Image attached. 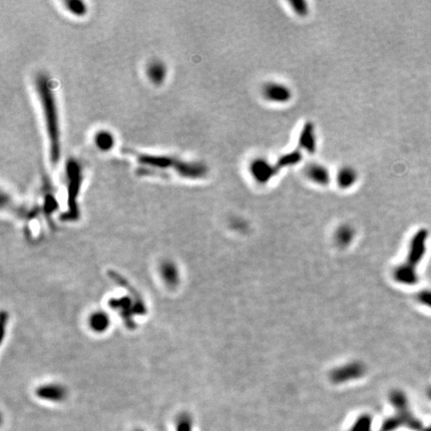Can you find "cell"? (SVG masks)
Masks as SVG:
<instances>
[{"mask_svg": "<svg viewBox=\"0 0 431 431\" xmlns=\"http://www.w3.org/2000/svg\"><path fill=\"white\" fill-rule=\"evenodd\" d=\"M36 88L42 103L46 129L50 143V157L51 161L56 164L60 157V139L57 109L54 96L50 87V82L44 75H40L36 80Z\"/></svg>", "mask_w": 431, "mask_h": 431, "instance_id": "1", "label": "cell"}, {"mask_svg": "<svg viewBox=\"0 0 431 431\" xmlns=\"http://www.w3.org/2000/svg\"><path fill=\"white\" fill-rule=\"evenodd\" d=\"M427 239L428 231L425 229H420L414 234L409 244L407 261L394 270L393 276L396 282L408 286L417 284L418 276L416 273V267L424 257Z\"/></svg>", "mask_w": 431, "mask_h": 431, "instance_id": "2", "label": "cell"}, {"mask_svg": "<svg viewBox=\"0 0 431 431\" xmlns=\"http://www.w3.org/2000/svg\"><path fill=\"white\" fill-rule=\"evenodd\" d=\"M137 160L143 166L154 169H173L181 176L192 179L202 178L208 172L207 167L202 163H187L167 156L137 154Z\"/></svg>", "mask_w": 431, "mask_h": 431, "instance_id": "3", "label": "cell"}, {"mask_svg": "<svg viewBox=\"0 0 431 431\" xmlns=\"http://www.w3.org/2000/svg\"><path fill=\"white\" fill-rule=\"evenodd\" d=\"M389 400L396 409V414L384 422L380 431H393L402 426H407L412 430H420L422 428L420 420L414 417L410 412L408 408V401L402 391H392L390 393Z\"/></svg>", "mask_w": 431, "mask_h": 431, "instance_id": "4", "label": "cell"}, {"mask_svg": "<svg viewBox=\"0 0 431 431\" xmlns=\"http://www.w3.org/2000/svg\"><path fill=\"white\" fill-rule=\"evenodd\" d=\"M280 169L275 164H272L266 158H256L250 164V173L258 184H268L274 176L277 175Z\"/></svg>", "mask_w": 431, "mask_h": 431, "instance_id": "5", "label": "cell"}, {"mask_svg": "<svg viewBox=\"0 0 431 431\" xmlns=\"http://www.w3.org/2000/svg\"><path fill=\"white\" fill-rule=\"evenodd\" d=\"M262 95L271 103L285 104L290 102L293 98V91L288 85L282 82L271 81L263 86Z\"/></svg>", "mask_w": 431, "mask_h": 431, "instance_id": "6", "label": "cell"}, {"mask_svg": "<svg viewBox=\"0 0 431 431\" xmlns=\"http://www.w3.org/2000/svg\"><path fill=\"white\" fill-rule=\"evenodd\" d=\"M365 372L364 366L361 363H350L334 369L331 373V378L336 384H341L349 380L360 378Z\"/></svg>", "mask_w": 431, "mask_h": 431, "instance_id": "7", "label": "cell"}, {"mask_svg": "<svg viewBox=\"0 0 431 431\" xmlns=\"http://www.w3.org/2000/svg\"><path fill=\"white\" fill-rule=\"evenodd\" d=\"M298 146L309 154H315L317 150V133L314 123L307 122L302 126L298 136Z\"/></svg>", "mask_w": 431, "mask_h": 431, "instance_id": "8", "label": "cell"}, {"mask_svg": "<svg viewBox=\"0 0 431 431\" xmlns=\"http://www.w3.org/2000/svg\"><path fill=\"white\" fill-rule=\"evenodd\" d=\"M67 173L69 178V205L71 209L75 210V198L78 194L80 186V168L75 161H70L67 165Z\"/></svg>", "mask_w": 431, "mask_h": 431, "instance_id": "9", "label": "cell"}, {"mask_svg": "<svg viewBox=\"0 0 431 431\" xmlns=\"http://www.w3.org/2000/svg\"><path fill=\"white\" fill-rule=\"evenodd\" d=\"M305 173L307 178L311 182L317 185L326 186L329 184V182H331V178H332L331 172H329V170L325 166L321 164L318 163L309 164L306 167Z\"/></svg>", "mask_w": 431, "mask_h": 431, "instance_id": "10", "label": "cell"}, {"mask_svg": "<svg viewBox=\"0 0 431 431\" xmlns=\"http://www.w3.org/2000/svg\"><path fill=\"white\" fill-rule=\"evenodd\" d=\"M337 184L340 189H349L359 180L358 171L353 167L343 166L337 174Z\"/></svg>", "mask_w": 431, "mask_h": 431, "instance_id": "11", "label": "cell"}, {"mask_svg": "<svg viewBox=\"0 0 431 431\" xmlns=\"http://www.w3.org/2000/svg\"><path fill=\"white\" fill-rule=\"evenodd\" d=\"M147 74L150 80L155 84H161L166 76V68L160 61L152 62L147 69Z\"/></svg>", "mask_w": 431, "mask_h": 431, "instance_id": "12", "label": "cell"}, {"mask_svg": "<svg viewBox=\"0 0 431 431\" xmlns=\"http://www.w3.org/2000/svg\"><path fill=\"white\" fill-rule=\"evenodd\" d=\"M302 160V153L299 150H294L289 152V153L284 154L282 157L278 158L275 165L278 169H283L287 167H292L295 165H297Z\"/></svg>", "mask_w": 431, "mask_h": 431, "instance_id": "13", "label": "cell"}, {"mask_svg": "<svg viewBox=\"0 0 431 431\" xmlns=\"http://www.w3.org/2000/svg\"><path fill=\"white\" fill-rule=\"evenodd\" d=\"M353 235H354V231L352 227L350 226L343 225L340 227L337 231V236H336L337 242L340 246H346L351 242Z\"/></svg>", "mask_w": 431, "mask_h": 431, "instance_id": "14", "label": "cell"}, {"mask_svg": "<svg viewBox=\"0 0 431 431\" xmlns=\"http://www.w3.org/2000/svg\"><path fill=\"white\" fill-rule=\"evenodd\" d=\"M95 142L102 150H108L113 146V137L107 132H100L96 135Z\"/></svg>", "mask_w": 431, "mask_h": 431, "instance_id": "15", "label": "cell"}, {"mask_svg": "<svg viewBox=\"0 0 431 431\" xmlns=\"http://www.w3.org/2000/svg\"><path fill=\"white\" fill-rule=\"evenodd\" d=\"M370 427H371V418L368 415L364 414L357 420V422L354 423L350 431H370Z\"/></svg>", "mask_w": 431, "mask_h": 431, "instance_id": "16", "label": "cell"}, {"mask_svg": "<svg viewBox=\"0 0 431 431\" xmlns=\"http://www.w3.org/2000/svg\"><path fill=\"white\" fill-rule=\"evenodd\" d=\"M290 4L293 10L299 16H306L309 13V5L306 1L296 0V1H291Z\"/></svg>", "mask_w": 431, "mask_h": 431, "instance_id": "17", "label": "cell"}, {"mask_svg": "<svg viewBox=\"0 0 431 431\" xmlns=\"http://www.w3.org/2000/svg\"><path fill=\"white\" fill-rule=\"evenodd\" d=\"M66 5L75 14L81 15V14L85 13V11H86V7H85L84 3L81 1H75V0H73V1L66 2Z\"/></svg>", "mask_w": 431, "mask_h": 431, "instance_id": "18", "label": "cell"}, {"mask_svg": "<svg viewBox=\"0 0 431 431\" xmlns=\"http://www.w3.org/2000/svg\"><path fill=\"white\" fill-rule=\"evenodd\" d=\"M417 299L422 305L431 309V291H422L417 295Z\"/></svg>", "mask_w": 431, "mask_h": 431, "instance_id": "19", "label": "cell"}, {"mask_svg": "<svg viewBox=\"0 0 431 431\" xmlns=\"http://www.w3.org/2000/svg\"><path fill=\"white\" fill-rule=\"evenodd\" d=\"M423 431H431V424L427 428H425Z\"/></svg>", "mask_w": 431, "mask_h": 431, "instance_id": "20", "label": "cell"}, {"mask_svg": "<svg viewBox=\"0 0 431 431\" xmlns=\"http://www.w3.org/2000/svg\"><path fill=\"white\" fill-rule=\"evenodd\" d=\"M428 396H429L430 399H431V389H429V391H428Z\"/></svg>", "mask_w": 431, "mask_h": 431, "instance_id": "21", "label": "cell"}]
</instances>
